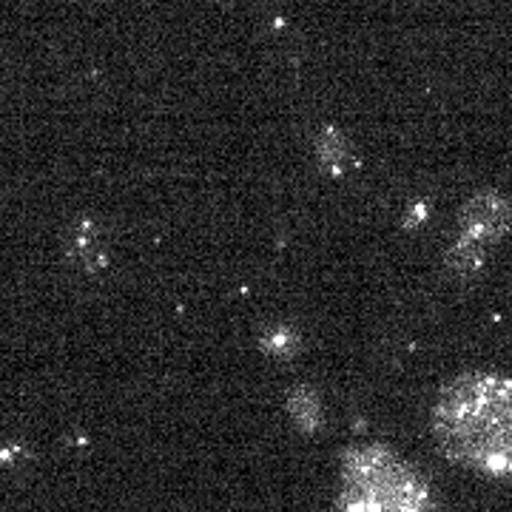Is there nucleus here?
Segmentation results:
<instances>
[{
    "label": "nucleus",
    "instance_id": "obj_6",
    "mask_svg": "<svg viewBox=\"0 0 512 512\" xmlns=\"http://www.w3.org/2000/svg\"><path fill=\"white\" fill-rule=\"evenodd\" d=\"M262 348L268 350L271 356L276 359H288L291 356V350L296 348V336H293L291 330L279 328V330H271V333H265V339H262Z\"/></svg>",
    "mask_w": 512,
    "mask_h": 512
},
{
    "label": "nucleus",
    "instance_id": "obj_3",
    "mask_svg": "<svg viewBox=\"0 0 512 512\" xmlns=\"http://www.w3.org/2000/svg\"><path fill=\"white\" fill-rule=\"evenodd\" d=\"M512 228V205L498 191H478L458 214V231L447 251V271L456 279L476 276L487 256Z\"/></svg>",
    "mask_w": 512,
    "mask_h": 512
},
{
    "label": "nucleus",
    "instance_id": "obj_5",
    "mask_svg": "<svg viewBox=\"0 0 512 512\" xmlns=\"http://www.w3.org/2000/svg\"><path fill=\"white\" fill-rule=\"evenodd\" d=\"M288 413H291L293 424L302 433H308V436H313L322 427V421H325L322 402H319L313 387H293L291 393H288Z\"/></svg>",
    "mask_w": 512,
    "mask_h": 512
},
{
    "label": "nucleus",
    "instance_id": "obj_2",
    "mask_svg": "<svg viewBox=\"0 0 512 512\" xmlns=\"http://www.w3.org/2000/svg\"><path fill=\"white\" fill-rule=\"evenodd\" d=\"M339 512H433L424 478L384 444H356L342 456Z\"/></svg>",
    "mask_w": 512,
    "mask_h": 512
},
{
    "label": "nucleus",
    "instance_id": "obj_1",
    "mask_svg": "<svg viewBox=\"0 0 512 512\" xmlns=\"http://www.w3.org/2000/svg\"><path fill=\"white\" fill-rule=\"evenodd\" d=\"M433 436L453 464L478 476H512V379L461 373L433 404Z\"/></svg>",
    "mask_w": 512,
    "mask_h": 512
},
{
    "label": "nucleus",
    "instance_id": "obj_4",
    "mask_svg": "<svg viewBox=\"0 0 512 512\" xmlns=\"http://www.w3.org/2000/svg\"><path fill=\"white\" fill-rule=\"evenodd\" d=\"M316 160L330 177H339L350 168V143L339 128H322L316 134Z\"/></svg>",
    "mask_w": 512,
    "mask_h": 512
}]
</instances>
